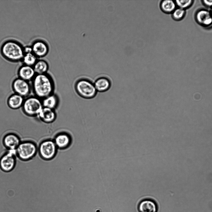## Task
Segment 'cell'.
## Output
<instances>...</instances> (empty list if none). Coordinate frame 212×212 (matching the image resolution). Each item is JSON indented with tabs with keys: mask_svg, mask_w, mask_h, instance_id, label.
<instances>
[{
	"mask_svg": "<svg viewBox=\"0 0 212 212\" xmlns=\"http://www.w3.org/2000/svg\"><path fill=\"white\" fill-rule=\"evenodd\" d=\"M32 89L41 99L54 93L55 86L53 79L48 74H36L32 81Z\"/></svg>",
	"mask_w": 212,
	"mask_h": 212,
	"instance_id": "1",
	"label": "cell"
},
{
	"mask_svg": "<svg viewBox=\"0 0 212 212\" xmlns=\"http://www.w3.org/2000/svg\"><path fill=\"white\" fill-rule=\"evenodd\" d=\"M23 47L18 41L13 39L7 40L2 44L0 52L2 56L12 62L21 61L24 55Z\"/></svg>",
	"mask_w": 212,
	"mask_h": 212,
	"instance_id": "2",
	"label": "cell"
},
{
	"mask_svg": "<svg viewBox=\"0 0 212 212\" xmlns=\"http://www.w3.org/2000/svg\"><path fill=\"white\" fill-rule=\"evenodd\" d=\"M38 145L30 140L21 141L15 150L16 156L23 161H29L38 153Z\"/></svg>",
	"mask_w": 212,
	"mask_h": 212,
	"instance_id": "3",
	"label": "cell"
},
{
	"mask_svg": "<svg viewBox=\"0 0 212 212\" xmlns=\"http://www.w3.org/2000/svg\"><path fill=\"white\" fill-rule=\"evenodd\" d=\"M75 88L77 94L81 97L85 99L94 98L97 92L94 83L85 78L77 80L75 84Z\"/></svg>",
	"mask_w": 212,
	"mask_h": 212,
	"instance_id": "4",
	"label": "cell"
},
{
	"mask_svg": "<svg viewBox=\"0 0 212 212\" xmlns=\"http://www.w3.org/2000/svg\"><path fill=\"white\" fill-rule=\"evenodd\" d=\"M43 107L42 100L35 96L26 97L22 106L24 114L31 117H37Z\"/></svg>",
	"mask_w": 212,
	"mask_h": 212,
	"instance_id": "5",
	"label": "cell"
},
{
	"mask_svg": "<svg viewBox=\"0 0 212 212\" xmlns=\"http://www.w3.org/2000/svg\"><path fill=\"white\" fill-rule=\"evenodd\" d=\"M57 148L54 140L48 138H43L38 145V154L41 159L50 160L55 156Z\"/></svg>",
	"mask_w": 212,
	"mask_h": 212,
	"instance_id": "6",
	"label": "cell"
},
{
	"mask_svg": "<svg viewBox=\"0 0 212 212\" xmlns=\"http://www.w3.org/2000/svg\"><path fill=\"white\" fill-rule=\"evenodd\" d=\"M16 157L15 151L7 150L0 157V169L5 172L12 171L16 165Z\"/></svg>",
	"mask_w": 212,
	"mask_h": 212,
	"instance_id": "7",
	"label": "cell"
},
{
	"mask_svg": "<svg viewBox=\"0 0 212 212\" xmlns=\"http://www.w3.org/2000/svg\"><path fill=\"white\" fill-rule=\"evenodd\" d=\"M12 88L14 93L24 98L29 97L32 90L31 85L29 82L19 77L14 80L12 84Z\"/></svg>",
	"mask_w": 212,
	"mask_h": 212,
	"instance_id": "8",
	"label": "cell"
},
{
	"mask_svg": "<svg viewBox=\"0 0 212 212\" xmlns=\"http://www.w3.org/2000/svg\"><path fill=\"white\" fill-rule=\"evenodd\" d=\"M21 141L20 137L17 134L9 132L3 136L2 143L7 150L15 151Z\"/></svg>",
	"mask_w": 212,
	"mask_h": 212,
	"instance_id": "9",
	"label": "cell"
},
{
	"mask_svg": "<svg viewBox=\"0 0 212 212\" xmlns=\"http://www.w3.org/2000/svg\"><path fill=\"white\" fill-rule=\"evenodd\" d=\"M31 47L32 53L38 58L43 57L49 52V48L47 43L42 39H37L33 42Z\"/></svg>",
	"mask_w": 212,
	"mask_h": 212,
	"instance_id": "10",
	"label": "cell"
},
{
	"mask_svg": "<svg viewBox=\"0 0 212 212\" xmlns=\"http://www.w3.org/2000/svg\"><path fill=\"white\" fill-rule=\"evenodd\" d=\"M71 132L63 130L55 136L54 141L58 148L63 149L68 147L71 142Z\"/></svg>",
	"mask_w": 212,
	"mask_h": 212,
	"instance_id": "11",
	"label": "cell"
},
{
	"mask_svg": "<svg viewBox=\"0 0 212 212\" xmlns=\"http://www.w3.org/2000/svg\"><path fill=\"white\" fill-rule=\"evenodd\" d=\"M37 117L43 122L49 124L55 121L57 115L55 110L43 107Z\"/></svg>",
	"mask_w": 212,
	"mask_h": 212,
	"instance_id": "12",
	"label": "cell"
},
{
	"mask_svg": "<svg viewBox=\"0 0 212 212\" xmlns=\"http://www.w3.org/2000/svg\"><path fill=\"white\" fill-rule=\"evenodd\" d=\"M17 74L19 78L28 82L32 81L36 74L33 66L24 64L19 68Z\"/></svg>",
	"mask_w": 212,
	"mask_h": 212,
	"instance_id": "13",
	"label": "cell"
},
{
	"mask_svg": "<svg viewBox=\"0 0 212 212\" xmlns=\"http://www.w3.org/2000/svg\"><path fill=\"white\" fill-rule=\"evenodd\" d=\"M196 18L197 22L203 26L207 27L212 25V16L210 11L206 10L199 11L196 14Z\"/></svg>",
	"mask_w": 212,
	"mask_h": 212,
	"instance_id": "14",
	"label": "cell"
},
{
	"mask_svg": "<svg viewBox=\"0 0 212 212\" xmlns=\"http://www.w3.org/2000/svg\"><path fill=\"white\" fill-rule=\"evenodd\" d=\"M97 91L102 92L108 90L111 86L112 83L109 79L106 77H101L96 79L94 83Z\"/></svg>",
	"mask_w": 212,
	"mask_h": 212,
	"instance_id": "15",
	"label": "cell"
},
{
	"mask_svg": "<svg viewBox=\"0 0 212 212\" xmlns=\"http://www.w3.org/2000/svg\"><path fill=\"white\" fill-rule=\"evenodd\" d=\"M139 212H157V207L154 201L150 199H145L139 203L138 207Z\"/></svg>",
	"mask_w": 212,
	"mask_h": 212,
	"instance_id": "16",
	"label": "cell"
},
{
	"mask_svg": "<svg viewBox=\"0 0 212 212\" xmlns=\"http://www.w3.org/2000/svg\"><path fill=\"white\" fill-rule=\"evenodd\" d=\"M24 98L15 93L11 95L7 100V104L9 108L13 110H17L22 107L24 101Z\"/></svg>",
	"mask_w": 212,
	"mask_h": 212,
	"instance_id": "17",
	"label": "cell"
},
{
	"mask_svg": "<svg viewBox=\"0 0 212 212\" xmlns=\"http://www.w3.org/2000/svg\"><path fill=\"white\" fill-rule=\"evenodd\" d=\"M43 107L54 110L58 107L59 99L57 95L54 93L42 99Z\"/></svg>",
	"mask_w": 212,
	"mask_h": 212,
	"instance_id": "18",
	"label": "cell"
},
{
	"mask_svg": "<svg viewBox=\"0 0 212 212\" xmlns=\"http://www.w3.org/2000/svg\"><path fill=\"white\" fill-rule=\"evenodd\" d=\"M36 74L47 73L49 68L48 62L43 59H38L33 66Z\"/></svg>",
	"mask_w": 212,
	"mask_h": 212,
	"instance_id": "19",
	"label": "cell"
},
{
	"mask_svg": "<svg viewBox=\"0 0 212 212\" xmlns=\"http://www.w3.org/2000/svg\"><path fill=\"white\" fill-rule=\"evenodd\" d=\"M175 2L171 0H164L162 1L160 4V8L164 13H172L176 9Z\"/></svg>",
	"mask_w": 212,
	"mask_h": 212,
	"instance_id": "20",
	"label": "cell"
},
{
	"mask_svg": "<svg viewBox=\"0 0 212 212\" xmlns=\"http://www.w3.org/2000/svg\"><path fill=\"white\" fill-rule=\"evenodd\" d=\"M38 59L33 53H30L25 54L21 61L23 64L33 66Z\"/></svg>",
	"mask_w": 212,
	"mask_h": 212,
	"instance_id": "21",
	"label": "cell"
},
{
	"mask_svg": "<svg viewBox=\"0 0 212 212\" xmlns=\"http://www.w3.org/2000/svg\"><path fill=\"white\" fill-rule=\"evenodd\" d=\"M180 8H176L172 12V17L175 20H178L182 19L184 16L185 11Z\"/></svg>",
	"mask_w": 212,
	"mask_h": 212,
	"instance_id": "22",
	"label": "cell"
},
{
	"mask_svg": "<svg viewBox=\"0 0 212 212\" xmlns=\"http://www.w3.org/2000/svg\"><path fill=\"white\" fill-rule=\"evenodd\" d=\"M193 1L191 0H177L175 1V2L178 7L185 10L191 5Z\"/></svg>",
	"mask_w": 212,
	"mask_h": 212,
	"instance_id": "23",
	"label": "cell"
},
{
	"mask_svg": "<svg viewBox=\"0 0 212 212\" xmlns=\"http://www.w3.org/2000/svg\"><path fill=\"white\" fill-rule=\"evenodd\" d=\"M24 55L26 54L32 53L31 46L27 45L23 47Z\"/></svg>",
	"mask_w": 212,
	"mask_h": 212,
	"instance_id": "24",
	"label": "cell"
},
{
	"mask_svg": "<svg viewBox=\"0 0 212 212\" xmlns=\"http://www.w3.org/2000/svg\"><path fill=\"white\" fill-rule=\"evenodd\" d=\"M204 4L209 7H212V0H204L203 1Z\"/></svg>",
	"mask_w": 212,
	"mask_h": 212,
	"instance_id": "25",
	"label": "cell"
},
{
	"mask_svg": "<svg viewBox=\"0 0 212 212\" xmlns=\"http://www.w3.org/2000/svg\"><path fill=\"white\" fill-rule=\"evenodd\" d=\"M211 13V15L212 16V8L211 9V11H210Z\"/></svg>",
	"mask_w": 212,
	"mask_h": 212,
	"instance_id": "26",
	"label": "cell"
}]
</instances>
